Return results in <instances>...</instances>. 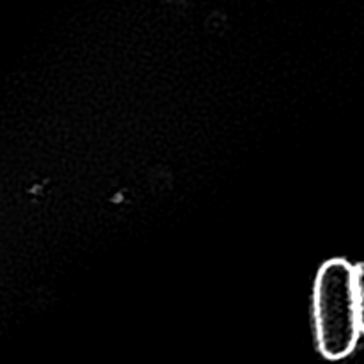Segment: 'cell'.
<instances>
[{"label": "cell", "instance_id": "6da1fadb", "mask_svg": "<svg viewBox=\"0 0 364 364\" xmlns=\"http://www.w3.org/2000/svg\"><path fill=\"white\" fill-rule=\"evenodd\" d=\"M316 338L323 358L343 359L354 352L361 331L354 294V267L345 259L323 263L315 283Z\"/></svg>", "mask_w": 364, "mask_h": 364}, {"label": "cell", "instance_id": "7a4b0ae2", "mask_svg": "<svg viewBox=\"0 0 364 364\" xmlns=\"http://www.w3.org/2000/svg\"><path fill=\"white\" fill-rule=\"evenodd\" d=\"M354 294L359 331H361V334H364V263H359V265L354 267Z\"/></svg>", "mask_w": 364, "mask_h": 364}]
</instances>
